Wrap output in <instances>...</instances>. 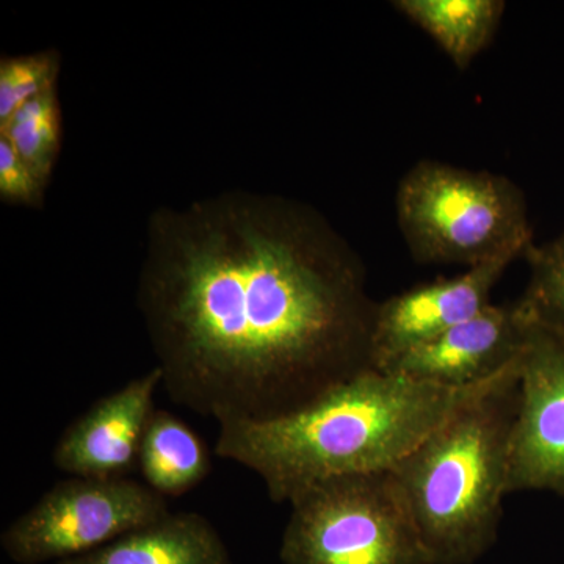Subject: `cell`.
Here are the masks:
<instances>
[{"label": "cell", "mask_w": 564, "mask_h": 564, "mask_svg": "<svg viewBox=\"0 0 564 564\" xmlns=\"http://www.w3.org/2000/svg\"><path fill=\"white\" fill-rule=\"evenodd\" d=\"M500 259L458 276L421 284L378 303L372 337L373 369L388 370L408 352L432 343L481 313L494 285L513 263Z\"/></svg>", "instance_id": "8"}, {"label": "cell", "mask_w": 564, "mask_h": 564, "mask_svg": "<svg viewBox=\"0 0 564 564\" xmlns=\"http://www.w3.org/2000/svg\"><path fill=\"white\" fill-rule=\"evenodd\" d=\"M137 304L170 399L218 423L295 413L373 369L361 258L284 196L152 212Z\"/></svg>", "instance_id": "1"}, {"label": "cell", "mask_w": 564, "mask_h": 564, "mask_svg": "<svg viewBox=\"0 0 564 564\" xmlns=\"http://www.w3.org/2000/svg\"><path fill=\"white\" fill-rule=\"evenodd\" d=\"M170 513L165 497L132 478L70 477L11 522L0 545L17 564L58 563L90 554Z\"/></svg>", "instance_id": "6"}, {"label": "cell", "mask_w": 564, "mask_h": 564, "mask_svg": "<svg viewBox=\"0 0 564 564\" xmlns=\"http://www.w3.org/2000/svg\"><path fill=\"white\" fill-rule=\"evenodd\" d=\"M55 564H231V556L209 519L187 511Z\"/></svg>", "instance_id": "11"}, {"label": "cell", "mask_w": 564, "mask_h": 564, "mask_svg": "<svg viewBox=\"0 0 564 564\" xmlns=\"http://www.w3.org/2000/svg\"><path fill=\"white\" fill-rule=\"evenodd\" d=\"M61 54L55 50L0 58V126L17 113L25 102L57 90Z\"/></svg>", "instance_id": "16"}, {"label": "cell", "mask_w": 564, "mask_h": 564, "mask_svg": "<svg viewBox=\"0 0 564 564\" xmlns=\"http://www.w3.org/2000/svg\"><path fill=\"white\" fill-rule=\"evenodd\" d=\"M521 361V359H519ZM485 383L447 388L370 369L295 413L270 421L218 423L215 455L261 477L269 499L291 503L304 489L345 475L391 473Z\"/></svg>", "instance_id": "2"}, {"label": "cell", "mask_w": 564, "mask_h": 564, "mask_svg": "<svg viewBox=\"0 0 564 564\" xmlns=\"http://www.w3.org/2000/svg\"><path fill=\"white\" fill-rule=\"evenodd\" d=\"M564 496V340L530 322L511 430L508 492Z\"/></svg>", "instance_id": "7"}, {"label": "cell", "mask_w": 564, "mask_h": 564, "mask_svg": "<svg viewBox=\"0 0 564 564\" xmlns=\"http://www.w3.org/2000/svg\"><path fill=\"white\" fill-rule=\"evenodd\" d=\"M530 321L518 302L488 304L451 332L415 348L384 372L447 388L485 383L521 359Z\"/></svg>", "instance_id": "10"}, {"label": "cell", "mask_w": 564, "mask_h": 564, "mask_svg": "<svg viewBox=\"0 0 564 564\" xmlns=\"http://www.w3.org/2000/svg\"><path fill=\"white\" fill-rule=\"evenodd\" d=\"M393 7L429 33L458 69L469 68L491 43L503 0H397Z\"/></svg>", "instance_id": "13"}, {"label": "cell", "mask_w": 564, "mask_h": 564, "mask_svg": "<svg viewBox=\"0 0 564 564\" xmlns=\"http://www.w3.org/2000/svg\"><path fill=\"white\" fill-rule=\"evenodd\" d=\"M46 182L33 172L13 144L0 135V198L10 204L40 207L43 204Z\"/></svg>", "instance_id": "17"}, {"label": "cell", "mask_w": 564, "mask_h": 564, "mask_svg": "<svg viewBox=\"0 0 564 564\" xmlns=\"http://www.w3.org/2000/svg\"><path fill=\"white\" fill-rule=\"evenodd\" d=\"M525 259L530 278L519 306L530 322L564 340V232L551 242L533 245Z\"/></svg>", "instance_id": "15"}, {"label": "cell", "mask_w": 564, "mask_h": 564, "mask_svg": "<svg viewBox=\"0 0 564 564\" xmlns=\"http://www.w3.org/2000/svg\"><path fill=\"white\" fill-rule=\"evenodd\" d=\"M291 507L282 564H430L391 473L318 481Z\"/></svg>", "instance_id": "5"}, {"label": "cell", "mask_w": 564, "mask_h": 564, "mask_svg": "<svg viewBox=\"0 0 564 564\" xmlns=\"http://www.w3.org/2000/svg\"><path fill=\"white\" fill-rule=\"evenodd\" d=\"M395 212L408 250L419 263L473 269L525 258L534 245L524 192L502 174L426 159L400 181Z\"/></svg>", "instance_id": "4"}, {"label": "cell", "mask_w": 564, "mask_h": 564, "mask_svg": "<svg viewBox=\"0 0 564 564\" xmlns=\"http://www.w3.org/2000/svg\"><path fill=\"white\" fill-rule=\"evenodd\" d=\"M139 470L155 492L177 499L209 477V448L187 423L155 410L141 444Z\"/></svg>", "instance_id": "12"}, {"label": "cell", "mask_w": 564, "mask_h": 564, "mask_svg": "<svg viewBox=\"0 0 564 564\" xmlns=\"http://www.w3.org/2000/svg\"><path fill=\"white\" fill-rule=\"evenodd\" d=\"M519 373L521 361L391 470L430 564H474L496 543Z\"/></svg>", "instance_id": "3"}, {"label": "cell", "mask_w": 564, "mask_h": 564, "mask_svg": "<svg viewBox=\"0 0 564 564\" xmlns=\"http://www.w3.org/2000/svg\"><path fill=\"white\" fill-rule=\"evenodd\" d=\"M162 383L155 367L91 404L55 444V467L70 477L129 478L139 469L141 444Z\"/></svg>", "instance_id": "9"}, {"label": "cell", "mask_w": 564, "mask_h": 564, "mask_svg": "<svg viewBox=\"0 0 564 564\" xmlns=\"http://www.w3.org/2000/svg\"><path fill=\"white\" fill-rule=\"evenodd\" d=\"M62 126L58 90H52L25 102L0 126V135L13 144L18 154L47 184L61 152Z\"/></svg>", "instance_id": "14"}]
</instances>
